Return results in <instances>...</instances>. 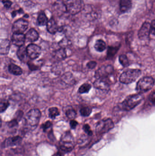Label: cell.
Masks as SVG:
<instances>
[{
  "mask_svg": "<svg viewBox=\"0 0 155 156\" xmlns=\"http://www.w3.org/2000/svg\"><path fill=\"white\" fill-rule=\"evenodd\" d=\"M41 112L38 109H32L29 111L25 117V126L28 130H33L39 124Z\"/></svg>",
  "mask_w": 155,
  "mask_h": 156,
  "instance_id": "1",
  "label": "cell"
},
{
  "mask_svg": "<svg viewBox=\"0 0 155 156\" xmlns=\"http://www.w3.org/2000/svg\"><path fill=\"white\" fill-rule=\"evenodd\" d=\"M143 98V94L140 93L128 96L121 104V108L124 111H130L140 104Z\"/></svg>",
  "mask_w": 155,
  "mask_h": 156,
  "instance_id": "2",
  "label": "cell"
},
{
  "mask_svg": "<svg viewBox=\"0 0 155 156\" xmlns=\"http://www.w3.org/2000/svg\"><path fill=\"white\" fill-rule=\"evenodd\" d=\"M141 75L140 69H129L122 73L119 80L122 83L129 84L136 80Z\"/></svg>",
  "mask_w": 155,
  "mask_h": 156,
  "instance_id": "3",
  "label": "cell"
},
{
  "mask_svg": "<svg viewBox=\"0 0 155 156\" xmlns=\"http://www.w3.org/2000/svg\"><path fill=\"white\" fill-rule=\"evenodd\" d=\"M154 82V80L151 77L146 76L142 78L137 82L136 90L139 93L148 91L153 88Z\"/></svg>",
  "mask_w": 155,
  "mask_h": 156,
  "instance_id": "4",
  "label": "cell"
},
{
  "mask_svg": "<svg viewBox=\"0 0 155 156\" xmlns=\"http://www.w3.org/2000/svg\"><path fill=\"white\" fill-rule=\"evenodd\" d=\"M66 12L70 14L75 15L81 12L82 9L81 0H63Z\"/></svg>",
  "mask_w": 155,
  "mask_h": 156,
  "instance_id": "5",
  "label": "cell"
},
{
  "mask_svg": "<svg viewBox=\"0 0 155 156\" xmlns=\"http://www.w3.org/2000/svg\"><path fill=\"white\" fill-rule=\"evenodd\" d=\"M73 138L71 133H66L62 137L60 147L62 151L65 153L70 152L73 149Z\"/></svg>",
  "mask_w": 155,
  "mask_h": 156,
  "instance_id": "6",
  "label": "cell"
},
{
  "mask_svg": "<svg viewBox=\"0 0 155 156\" xmlns=\"http://www.w3.org/2000/svg\"><path fill=\"white\" fill-rule=\"evenodd\" d=\"M114 126L113 123L110 119L103 120L100 121L96 126V133L103 134L106 133L111 130Z\"/></svg>",
  "mask_w": 155,
  "mask_h": 156,
  "instance_id": "7",
  "label": "cell"
},
{
  "mask_svg": "<svg viewBox=\"0 0 155 156\" xmlns=\"http://www.w3.org/2000/svg\"><path fill=\"white\" fill-rule=\"evenodd\" d=\"M29 23L26 20L20 19L15 21L12 27L13 34H23L28 28Z\"/></svg>",
  "mask_w": 155,
  "mask_h": 156,
  "instance_id": "8",
  "label": "cell"
},
{
  "mask_svg": "<svg viewBox=\"0 0 155 156\" xmlns=\"http://www.w3.org/2000/svg\"><path fill=\"white\" fill-rule=\"evenodd\" d=\"M114 72V69L112 66L106 65L101 67L95 73V77L96 79H103L106 80L113 74Z\"/></svg>",
  "mask_w": 155,
  "mask_h": 156,
  "instance_id": "9",
  "label": "cell"
},
{
  "mask_svg": "<svg viewBox=\"0 0 155 156\" xmlns=\"http://www.w3.org/2000/svg\"><path fill=\"white\" fill-rule=\"evenodd\" d=\"M26 51L28 58L32 60L38 58L41 54V47L35 44H31L26 47Z\"/></svg>",
  "mask_w": 155,
  "mask_h": 156,
  "instance_id": "10",
  "label": "cell"
},
{
  "mask_svg": "<svg viewBox=\"0 0 155 156\" xmlns=\"http://www.w3.org/2000/svg\"><path fill=\"white\" fill-rule=\"evenodd\" d=\"M151 34V24L145 22L143 24L138 33V36L141 40H146Z\"/></svg>",
  "mask_w": 155,
  "mask_h": 156,
  "instance_id": "11",
  "label": "cell"
},
{
  "mask_svg": "<svg viewBox=\"0 0 155 156\" xmlns=\"http://www.w3.org/2000/svg\"><path fill=\"white\" fill-rule=\"evenodd\" d=\"M25 39V35L23 34H13L11 38L12 44L19 48L24 46Z\"/></svg>",
  "mask_w": 155,
  "mask_h": 156,
  "instance_id": "12",
  "label": "cell"
},
{
  "mask_svg": "<svg viewBox=\"0 0 155 156\" xmlns=\"http://www.w3.org/2000/svg\"><path fill=\"white\" fill-rule=\"evenodd\" d=\"M22 141V138L20 136H13V137H9L5 140L4 142L2 143L3 147H9L14 146L17 145L21 144Z\"/></svg>",
  "mask_w": 155,
  "mask_h": 156,
  "instance_id": "13",
  "label": "cell"
},
{
  "mask_svg": "<svg viewBox=\"0 0 155 156\" xmlns=\"http://www.w3.org/2000/svg\"><path fill=\"white\" fill-rule=\"evenodd\" d=\"M94 87L96 89L103 91H108L110 89L109 83L105 79H96L93 83Z\"/></svg>",
  "mask_w": 155,
  "mask_h": 156,
  "instance_id": "14",
  "label": "cell"
},
{
  "mask_svg": "<svg viewBox=\"0 0 155 156\" xmlns=\"http://www.w3.org/2000/svg\"><path fill=\"white\" fill-rule=\"evenodd\" d=\"M47 31L50 34H54L56 32L59 31V27H58L57 23L53 18H51L48 20V23L46 24Z\"/></svg>",
  "mask_w": 155,
  "mask_h": 156,
  "instance_id": "15",
  "label": "cell"
},
{
  "mask_svg": "<svg viewBox=\"0 0 155 156\" xmlns=\"http://www.w3.org/2000/svg\"><path fill=\"white\" fill-rule=\"evenodd\" d=\"M25 36L27 41L30 42H34L38 40L39 35L35 29L31 28L25 34Z\"/></svg>",
  "mask_w": 155,
  "mask_h": 156,
  "instance_id": "16",
  "label": "cell"
},
{
  "mask_svg": "<svg viewBox=\"0 0 155 156\" xmlns=\"http://www.w3.org/2000/svg\"><path fill=\"white\" fill-rule=\"evenodd\" d=\"M52 56L55 59L58 61H62L65 59L66 57V53L65 48H61L54 51L52 53Z\"/></svg>",
  "mask_w": 155,
  "mask_h": 156,
  "instance_id": "17",
  "label": "cell"
},
{
  "mask_svg": "<svg viewBox=\"0 0 155 156\" xmlns=\"http://www.w3.org/2000/svg\"><path fill=\"white\" fill-rule=\"evenodd\" d=\"M16 54H17V57L22 62H25L27 60V58L28 57L27 51H26V48L24 46L19 48Z\"/></svg>",
  "mask_w": 155,
  "mask_h": 156,
  "instance_id": "18",
  "label": "cell"
},
{
  "mask_svg": "<svg viewBox=\"0 0 155 156\" xmlns=\"http://www.w3.org/2000/svg\"><path fill=\"white\" fill-rule=\"evenodd\" d=\"M132 3L131 0H120V11L123 13L126 12L131 9Z\"/></svg>",
  "mask_w": 155,
  "mask_h": 156,
  "instance_id": "19",
  "label": "cell"
},
{
  "mask_svg": "<svg viewBox=\"0 0 155 156\" xmlns=\"http://www.w3.org/2000/svg\"><path fill=\"white\" fill-rule=\"evenodd\" d=\"M53 7L54 11L57 14V15H62L63 13L66 11L65 6L63 2L57 1L54 4Z\"/></svg>",
  "mask_w": 155,
  "mask_h": 156,
  "instance_id": "20",
  "label": "cell"
},
{
  "mask_svg": "<svg viewBox=\"0 0 155 156\" xmlns=\"http://www.w3.org/2000/svg\"><path fill=\"white\" fill-rule=\"evenodd\" d=\"M8 71L15 76H21L22 74V70L20 67L14 64H11L8 66Z\"/></svg>",
  "mask_w": 155,
  "mask_h": 156,
  "instance_id": "21",
  "label": "cell"
},
{
  "mask_svg": "<svg viewBox=\"0 0 155 156\" xmlns=\"http://www.w3.org/2000/svg\"><path fill=\"white\" fill-rule=\"evenodd\" d=\"M94 47L95 49L98 52H102L106 49V44L103 40L99 39L96 42Z\"/></svg>",
  "mask_w": 155,
  "mask_h": 156,
  "instance_id": "22",
  "label": "cell"
},
{
  "mask_svg": "<svg viewBox=\"0 0 155 156\" xmlns=\"http://www.w3.org/2000/svg\"><path fill=\"white\" fill-rule=\"evenodd\" d=\"M37 20L38 25L41 26L46 25L48 22V18L43 12H41L39 13Z\"/></svg>",
  "mask_w": 155,
  "mask_h": 156,
  "instance_id": "23",
  "label": "cell"
},
{
  "mask_svg": "<svg viewBox=\"0 0 155 156\" xmlns=\"http://www.w3.org/2000/svg\"><path fill=\"white\" fill-rule=\"evenodd\" d=\"M49 117L52 119H55L56 117L60 115V112L57 107H52L49 108Z\"/></svg>",
  "mask_w": 155,
  "mask_h": 156,
  "instance_id": "24",
  "label": "cell"
},
{
  "mask_svg": "<svg viewBox=\"0 0 155 156\" xmlns=\"http://www.w3.org/2000/svg\"><path fill=\"white\" fill-rule=\"evenodd\" d=\"M92 88L91 84L88 83H85L82 84L78 89V92L81 94L88 93Z\"/></svg>",
  "mask_w": 155,
  "mask_h": 156,
  "instance_id": "25",
  "label": "cell"
},
{
  "mask_svg": "<svg viewBox=\"0 0 155 156\" xmlns=\"http://www.w3.org/2000/svg\"><path fill=\"white\" fill-rule=\"evenodd\" d=\"M76 115L77 114L75 110L72 107L67 108L66 111V115L67 118L71 120H74L76 117Z\"/></svg>",
  "mask_w": 155,
  "mask_h": 156,
  "instance_id": "26",
  "label": "cell"
},
{
  "mask_svg": "<svg viewBox=\"0 0 155 156\" xmlns=\"http://www.w3.org/2000/svg\"><path fill=\"white\" fill-rule=\"evenodd\" d=\"M3 44L1 43V53L2 55H5L9 52L10 48V43L8 41L2 42Z\"/></svg>",
  "mask_w": 155,
  "mask_h": 156,
  "instance_id": "27",
  "label": "cell"
},
{
  "mask_svg": "<svg viewBox=\"0 0 155 156\" xmlns=\"http://www.w3.org/2000/svg\"><path fill=\"white\" fill-rule=\"evenodd\" d=\"M92 112V109L89 107H83L80 110V113L81 115L84 117L89 116Z\"/></svg>",
  "mask_w": 155,
  "mask_h": 156,
  "instance_id": "28",
  "label": "cell"
},
{
  "mask_svg": "<svg viewBox=\"0 0 155 156\" xmlns=\"http://www.w3.org/2000/svg\"><path fill=\"white\" fill-rule=\"evenodd\" d=\"M10 105V103L7 100L2 99L0 103V111L1 113L4 112Z\"/></svg>",
  "mask_w": 155,
  "mask_h": 156,
  "instance_id": "29",
  "label": "cell"
},
{
  "mask_svg": "<svg viewBox=\"0 0 155 156\" xmlns=\"http://www.w3.org/2000/svg\"><path fill=\"white\" fill-rule=\"evenodd\" d=\"M119 62L124 67H126L129 65V61L125 55H121L119 56Z\"/></svg>",
  "mask_w": 155,
  "mask_h": 156,
  "instance_id": "30",
  "label": "cell"
},
{
  "mask_svg": "<svg viewBox=\"0 0 155 156\" xmlns=\"http://www.w3.org/2000/svg\"><path fill=\"white\" fill-rule=\"evenodd\" d=\"M119 48L116 47H109L107 50V56L108 57H111L114 56L118 51Z\"/></svg>",
  "mask_w": 155,
  "mask_h": 156,
  "instance_id": "31",
  "label": "cell"
},
{
  "mask_svg": "<svg viewBox=\"0 0 155 156\" xmlns=\"http://www.w3.org/2000/svg\"><path fill=\"white\" fill-rule=\"evenodd\" d=\"M59 45L62 48H65L66 47L69 46L71 44V42L67 38H64L59 43Z\"/></svg>",
  "mask_w": 155,
  "mask_h": 156,
  "instance_id": "32",
  "label": "cell"
},
{
  "mask_svg": "<svg viewBox=\"0 0 155 156\" xmlns=\"http://www.w3.org/2000/svg\"><path fill=\"white\" fill-rule=\"evenodd\" d=\"M52 126V123L50 121H47L45 123L43 124L41 126V128L43 129L44 132H45L48 129Z\"/></svg>",
  "mask_w": 155,
  "mask_h": 156,
  "instance_id": "33",
  "label": "cell"
},
{
  "mask_svg": "<svg viewBox=\"0 0 155 156\" xmlns=\"http://www.w3.org/2000/svg\"><path fill=\"white\" fill-rule=\"evenodd\" d=\"M83 129L84 131L88 135L92 136L93 135V132L91 130V128H90L89 125H84L83 126Z\"/></svg>",
  "mask_w": 155,
  "mask_h": 156,
  "instance_id": "34",
  "label": "cell"
},
{
  "mask_svg": "<svg viewBox=\"0 0 155 156\" xmlns=\"http://www.w3.org/2000/svg\"><path fill=\"white\" fill-rule=\"evenodd\" d=\"M18 122H19L16 119H14L9 122L7 124V125H8V127H10V128H13V127L17 126Z\"/></svg>",
  "mask_w": 155,
  "mask_h": 156,
  "instance_id": "35",
  "label": "cell"
},
{
  "mask_svg": "<svg viewBox=\"0 0 155 156\" xmlns=\"http://www.w3.org/2000/svg\"><path fill=\"white\" fill-rule=\"evenodd\" d=\"M148 99H149L150 103L152 105H155V91H154L152 93L150 94Z\"/></svg>",
  "mask_w": 155,
  "mask_h": 156,
  "instance_id": "36",
  "label": "cell"
},
{
  "mask_svg": "<svg viewBox=\"0 0 155 156\" xmlns=\"http://www.w3.org/2000/svg\"><path fill=\"white\" fill-rule=\"evenodd\" d=\"M96 62L95 61H91L87 63L86 64V66L89 69H93L96 66Z\"/></svg>",
  "mask_w": 155,
  "mask_h": 156,
  "instance_id": "37",
  "label": "cell"
},
{
  "mask_svg": "<svg viewBox=\"0 0 155 156\" xmlns=\"http://www.w3.org/2000/svg\"><path fill=\"white\" fill-rule=\"evenodd\" d=\"M2 2L5 7L7 8H10L12 5V2L10 0H2Z\"/></svg>",
  "mask_w": 155,
  "mask_h": 156,
  "instance_id": "38",
  "label": "cell"
},
{
  "mask_svg": "<svg viewBox=\"0 0 155 156\" xmlns=\"http://www.w3.org/2000/svg\"><path fill=\"white\" fill-rule=\"evenodd\" d=\"M151 34L155 35V20H153L151 23Z\"/></svg>",
  "mask_w": 155,
  "mask_h": 156,
  "instance_id": "39",
  "label": "cell"
},
{
  "mask_svg": "<svg viewBox=\"0 0 155 156\" xmlns=\"http://www.w3.org/2000/svg\"><path fill=\"white\" fill-rule=\"evenodd\" d=\"M78 122L74 120H72L70 121V126L72 129H74L76 128V126L78 125Z\"/></svg>",
  "mask_w": 155,
  "mask_h": 156,
  "instance_id": "40",
  "label": "cell"
},
{
  "mask_svg": "<svg viewBox=\"0 0 155 156\" xmlns=\"http://www.w3.org/2000/svg\"><path fill=\"white\" fill-rule=\"evenodd\" d=\"M17 114H16V117L15 119H16L18 122H19V121L21 120V119H22L23 114L22 112V111H19V112H17Z\"/></svg>",
  "mask_w": 155,
  "mask_h": 156,
  "instance_id": "41",
  "label": "cell"
},
{
  "mask_svg": "<svg viewBox=\"0 0 155 156\" xmlns=\"http://www.w3.org/2000/svg\"><path fill=\"white\" fill-rule=\"evenodd\" d=\"M23 12V11L22 9H20V10H17V11H14L12 13V16L13 17H14L17 14V13H21Z\"/></svg>",
  "mask_w": 155,
  "mask_h": 156,
  "instance_id": "42",
  "label": "cell"
}]
</instances>
